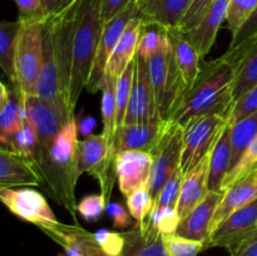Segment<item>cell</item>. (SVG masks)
Masks as SVG:
<instances>
[{
	"mask_svg": "<svg viewBox=\"0 0 257 256\" xmlns=\"http://www.w3.org/2000/svg\"><path fill=\"white\" fill-rule=\"evenodd\" d=\"M227 123V117L221 114L200 115L183 128V148L181 170L187 173L212 151L221 132Z\"/></svg>",
	"mask_w": 257,
	"mask_h": 256,
	"instance_id": "8",
	"label": "cell"
},
{
	"mask_svg": "<svg viewBox=\"0 0 257 256\" xmlns=\"http://www.w3.org/2000/svg\"><path fill=\"white\" fill-rule=\"evenodd\" d=\"M136 15H138L137 0H133L122 12L118 13L115 17L105 22L104 25H103L102 34H100L99 43H98L97 53H95L92 74H90V79L87 87L89 93L94 94L98 90H102V84L105 75V68H107L109 57L112 55L115 45L119 42L120 37L124 33L127 25L130 24V22Z\"/></svg>",
	"mask_w": 257,
	"mask_h": 256,
	"instance_id": "10",
	"label": "cell"
},
{
	"mask_svg": "<svg viewBox=\"0 0 257 256\" xmlns=\"http://www.w3.org/2000/svg\"><path fill=\"white\" fill-rule=\"evenodd\" d=\"M124 256H171L166 248L163 235L148 220L136 222L132 228L122 231Z\"/></svg>",
	"mask_w": 257,
	"mask_h": 256,
	"instance_id": "22",
	"label": "cell"
},
{
	"mask_svg": "<svg viewBox=\"0 0 257 256\" xmlns=\"http://www.w3.org/2000/svg\"><path fill=\"white\" fill-rule=\"evenodd\" d=\"M0 200L13 215L37 227L58 222L48 201L34 188H2Z\"/></svg>",
	"mask_w": 257,
	"mask_h": 256,
	"instance_id": "11",
	"label": "cell"
},
{
	"mask_svg": "<svg viewBox=\"0 0 257 256\" xmlns=\"http://www.w3.org/2000/svg\"><path fill=\"white\" fill-rule=\"evenodd\" d=\"M59 256H84L79 252V251L74 250V248H67V250L63 251V253H60Z\"/></svg>",
	"mask_w": 257,
	"mask_h": 256,
	"instance_id": "53",
	"label": "cell"
},
{
	"mask_svg": "<svg viewBox=\"0 0 257 256\" xmlns=\"http://www.w3.org/2000/svg\"><path fill=\"white\" fill-rule=\"evenodd\" d=\"M223 193L225 191H208L206 197L181 220L176 233L191 240L207 242L211 235V223Z\"/></svg>",
	"mask_w": 257,
	"mask_h": 256,
	"instance_id": "19",
	"label": "cell"
},
{
	"mask_svg": "<svg viewBox=\"0 0 257 256\" xmlns=\"http://www.w3.org/2000/svg\"><path fill=\"white\" fill-rule=\"evenodd\" d=\"M103 25L104 22L102 19L100 0H79L73 33L72 74L69 85L70 107L73 112L80 94L89 83Z\"/></svg>",
	"mask_w": 257,
	"mask_h": 256,
	"instance_id": "4",
	"label": "cell"
},
{
	"mask_svg": "<svg viewBox=\"0 0 257 256\" xmlns=\"http://www.w3.org/2000/svg\"><path fill=\"white\" fill-rule=\"evenodd\" d=\"M192 0H137L138 17L166 28H180Z\"/></svg>",
	"mask_w": 257,
	"mask_h": 256,
	"instance_id": "26",
	"label": "cell"
},
{
	"mask_svg": "<svg viewBox=\"0 0 257 256\" xmlns=\"http://www.w3.org/2000/svg\"><path fill=\"white\" fill-rule=\"evenodd\" d=\"M28 186H42L34 160L0 148V190Z\"/></svg>",
	"mask_w": 257,
	"mask_h": 256,
	"instance_id": "18",
	"label": "cell"
},
{
	"mask_svg": "<svg viewBox=\"0 0 257 256\" xmlns=\"http://www.w3.org/2000/svg\"><path fill=\"white\" fill-rule=\"evenodd\" d=\"M115 83L117 80L104 79L102 84V120L103 135L112 141L115 133L117 100H115Z\"/></svg>",
	"mask_w": 257,
	"mask_h": 256,
	"instance_id": "32",
	"label": "cell"
},
{
	"mask_svg": "<svg viewBox=\"0 0 257 256\" xmlns=\"http://www.w3.org/2000/svg\"><path fill=\"white\" fill-rule=\"evenodd\" d=\"M235 67L223 57L212 60H202L195 82L187 88L168 122L185 128L200 115L215 114L230 117L233 99L232 84Z\"/></svg>",
	"mask_w": 257,
	"mask_h": 256,
	"instance_id": "3",
	"label": "cell"
},
{
	"mask_svg": "<svg viewBox=\"0 0 257 256\" xmlns=\"http://www.w3.org/2000/svg\"><path fill=\"white\" fill-rule=\"evenodd\" d=\"M25 119L33 125L38 135V145H49L55 136L67 124L60 113L37 95H23Z\"/></svg>",
	"mask_w": 257,
	"mask_h": 256,
	"instance_id": "17",
	"label": "cell"
},
{
	"mask_svg": "<svg viewBox=\"0 0 257 256\" xmlns=\"http://www.w3.org/2000/svg\"><path fill=\"white\" fill-rule=\"evenodd\" d=\"M142 18L136 15L125 28L119 42L115 45L107 63L104 79L117 80L124 73L137 54V44L140 39Z\"/></svg>",
	"mask_w": 257,
	"mask_h": 256,
	"instance_id": "24",
	"label": "cell"
},
{
	"mask_svg": "<svg viewBox=\"0 0 257 256\" xmlns=\"http://www.w3.org/2000/svg\"><path fill=\"white\" fill-rule=\"evenodd\" d=\"M0 142L10 150L12 140L25 120L23 94L17 85L0 84Z\"/></svg>",
	"mask_w": 257,
	"mask_h": 256,
	"instance_id": "21",
	"label": "cell"
},
{
	"mask_svg": "<svg viewBox=\"0 0 257 256\" xmlns=\"http://www.w3.org/2000/svg\"><path fill=\"white\" fill-rule=\"evenodd\" d=\"M38 143H39V140H38L37 132L33 128V125L25 119L20 130L13 137L10 151H14L19 155H23L33 160L35 152H37Z\"/></svg>",
	"mask_w": 257,
	"mask_h": 256,
	"instance_id": "37",
	"label": "cell"
},
{
	"mask_svg": "<svg viewBox=\"0 0 257 256\" xmlns=\"http://www.w3.org/2000/svg\"><path fill=\"white\" fill-rule=\"evenodd\" d=\"M94 237L105 255L120 256L123 253L124 238H123L122 232L100 228L97 232H94Z\"/></svg>",
	"mask_w": 257,
	"mask_h": 256,
	"instance_id": "44",
	"label": "cell"
},
{
	"mask_svg": "<svg viewBox=\"0 0 257 256\" xmlns=\"http://www.w3.org/2000/svg\"><path fill=\"white\" fill-rule=\"evenodd\" d=\"M22 22L20 19L14 22L3 20L0 23V68L9 84L17 85V73H15V49H17L18 34H19Z\"/></svg>",
	"mask_w": 257,
	"mask_h": 256,
	"instance_id": "30",
	"label": "cell"
},
{
	"mask_svg": "<svg viewBox=\"0 0 257 256\" xmlns=\"http://www.w3.org/2000/svg\"><path fill=\"white\" fill-rule=\"evenodd\" d=\"M162 119L158 112L155 92L151 83L147 60L135 57V78L124 125L151 123Z\"/></svg>",
	"mask_w": 257,
	"mask_h": 256,
	"instance_id": "13",
	"label": "cell"
},
{
	"mask_svg": "<svg viewBox=\"0 0 257 256\" xmlns=\"http://www.w3.org/2000/svg\"><path fill=\"white\" fill-rule=\"evenodd\" d=\"M257 110V84L253 88H251L248 92L241 95L237 100L233 103L232 110L228 117L227 123L230 125H233L241 120L242 118L247 117L251 113Z\"/></svg>",
	"mask_w": 257,
	"mask_h": 256,
	"instance_id": "43",
	"label": "cell"
},
{
	"mask_svg": "<svg viewBox=\"0 0 257 256\" xmlns=\"http://www.w3.org/2000/svg\"><path fill=\"white\" fill-rule=\"evenodd\" d=\"M147 220L162 235H173L177 232L181 222V217L176 207H163L153 210Z\"/></svg>",
	"mask_w": 257,
	"mask_h": 256,
	"instance_id": "40",
	"label": "cell"
},
{
	"mask_svg": "<svg viewBox=\"0 0 257 256\" xmlns=\"http://www.w3.org/2000/svg\"><path fill=\"white\" fill-rule=\"evenodd\" d=\"M257 137V110L247 117L242 118L231 125V148H232V161L231 170L236 166L241 156L250 146V143ZM230 170V171H231Z\"/></svg>",
	"mask_w": 257,
	"mask_h": 256,
	"instance_id": "31",
	"label": "cell"
},
{
	"mask_svg": "<svg viewBox=\"0 0 257 256\" xmlns=\"http://www.w3.org/2000/svg\"><path fill=\"white\" fill-rule=\"evenodd\" d=\"M133 0H100V10H102L103 22H108L113 17L122 12L127 5H130Z\"/></svg>",
	"mask_w": 257,
	"mask_h": 256,
	"instance_id": "49",
	"label": "cell"
},
{
	"mask_svg": "<svg viewBox=\"0 0 257 256\" xmlns=\"http://www.w3.org/2000/svg\"><path fill=\"white\" fill-rule=\"evenodd\" d=\"M228 5L230 0H215V3L203 15L202 20L193 29L186 33L182 32L186 38L195 45L202 58L208 54L211 48L213 47L218 30L227 20Z\"/></svg>",
	"mask_w": 257,
	"mask_h": 256,
	"instance_id": "23",
	"label": "cell"
},
{
	"mask_svg": "<svg viewBox=\"0 0 257 256\" xmlns=\"http://www.w3.org/2000/svg\"><path fill=\"white\" fill-rule=\"evenodd\" d=\"M79 0H74L43 24V64L35 95L52 104L65 122L74 118L70 107L72 45Z\"/></svg>",
	"mask_w": 257,
	"mask_h": 256,
	"instance_id": "1",
	"label": "cell"
},
{
	"mask_svg": "<svg viewBox=\"0 0 257 256\" xmlns=\"http://www.w3.org/2000/svg\"><path fill=\"white\" fill-rule=\"evenodd\" d=\"M172 49L170 39V29L156 22L142 19L140 39L137 44V55L148 60L157 53Z\"/></svg>",
	"mask_w": 257,
	"mask_h": 256,
	"instance_id": "29",
	"label": "cell"
},
{
	"mask_svg": "<svg viewBox=\"0 0 257 256\" xmlns=\"http://www.w3.org/2000/svg\"><path fill=\"white\" fill-rule=\"evenodd\" d=\"M163 241L171 256H197L202 251H206L205 242L182 237L177 233L163 235Z\"/></svg>",
	"mask_w": 257,
	"mask_h": 256,
	"instance_id": "39",
	"label": "cell"
},
{
	"mask_svg": "<svg viewBox=\"0 0 257 256\" xmlns=\"http://www.w3.org/2000/svg\"><path fill=\"white\" fill-rule=\"evenodd\" d=\"M182 148L183 128L170 122L160 143L151 153L153 156V163L148 181V190L155 203L165 183L181 166Z\"/></svg>",
	"mask_w": 257,
	"mask_h": 256,
	"instance_id": "9",
	"label": "cell"
},
{
	"mask_svg": "<svg viewBox=\"0 0 257 256\" xmlns=\"http://www.w3.org/2000/svg\"><path fill=\"white\" fill-rule=\"evenodd\" d=\"M68 246L79 251L84 256H108L103 252L100 246L95 241L94 233L84 230L79 225H73L68 237Z\"/></svg>",
	"mask_w": 257,
	"mask_h": 256,
	"instance_id": "36",
	"label": "cell"
},
{
	"mask_svg": "<svg viewBox=\"0 0 257 256\" xmlns=\"http://www.w3.org/2000/svg\"><path fill=\"white\" fill-rule=\"evenodd\" d=\"M255 35H257V8L255 9V12L251 14V17L248 18L247 22L238 29V32L236 34H233L231 37V43L228 49H235L236 47L245 43L246 40L251 39Z\"/></svg>",
	"mask_w": 257,
	"mask_h": 256,
	"instance_id": "47",
	"label": "cell"
},
{
	"mask_svg": "<svg viewBox=\"0 0 257 256\" xmlns=\"http://www.w3.org/2000/svg\"><path fill=\"white\" fill-rule=\"evenodd\" d=\"M257 8V0H230L227 13V27L231 35L236 34L241 27L247 22Z\"/></svg>",
	"mask_w": 257,
	"mask_h": 256,
	"instance_id": "38",
	"label": "cell"
},
{
	"mask_svg": "<svg viewBox=\"0 0 257 256\" xmlns=\"http://www.w3.org/2000/svg\"><path fill=\"white\" fill-rule=\"evenodd\" d=\"M19 19V18H18ZM15 49L17 87L25 97L35 95L43 64V24L44 22L22 20Z\"/></svg>",
	"mask_w": 257,
	"mask_h": 256,
	"instance_id": "6",
	"label": "cell"
},
{
	"mask_svg": "<svg viewBox=\"0 0 257 256\" xmlns=\"http://www.w3.org/2000/svg\"><path fill=\"white\" fill-rule=\"evenodd\" d=\"M212 151L202 158L198 165L185 173L181 186L180 197L177 202V212L181 220L185 218L208 193V176H210V161Z\"/></svg>",
	"mask_w": 257,
	"mask_h": 256,
	"instance_id": "20",
	"label": "cell"
},
{
	"mask_svg": "<svg viewBox=\"0 0 257 256\" xmlns=\"http://www.w3.org/2000/svg\"><path fill=\"white\" fill-rule=\"evenodd\" d=\"M19 10V19L30 22H44L48 18L42 0H13Z\"/></svg>",
	"mask_w": 257,
	"mask_h": 256,
	"instance_id": "46",
	"label": "cell"
},
{
	"mask_svg": "<svg viewBox=\"0 0 257 256\" xmlns=\"http://www.w3.org/2000/svg\"><path fill=\"white\" fill-rule=\"evenodd\" d=\"M231 256H257V232L243 241Z\"/></svg>",
	"mask_w": 257,
	"mask_h": 256,
	"instance_id": "50",
	"label": "cell"
},
{
	"mask_svg": "<svg viewBox=\"0 0 257 256\" xmlns=\"http://www.w3.org/2000/svg\"><path fill=\"white\" fill-rule=\"evenodd\" d=\"M257 198V173L247 176L242 180L237 181L227 188L223 193L221 202L216 208L212 223H211V233L223 220L232 215L240 208L245 207L248 203L253 202Z\"/></svg>",
	"mask_w": 257,
	"mask_h": 256,
	"instance_id": "25",
	"label": "cell"
},
{
	"mask_svg": "<svg viewBox=\"0 0 257 256\" xmlns=\"http://www.w3.org/2000/svg\"><path fill=\"white\" fill-rule=\"evenodd\" d=\"M231 161H232L231 125L226 123L211 153L210 176H208L210 191H221V186L231 170Z\"/></svg>",
	"mask_w": 257,
	"mask_h": 256,
	"instance_id": "28",
	"label": "cell"
},
{
	"mask_svg": "<svg viewBox=\"0 0 257 256\" xmlns=\"http://www.w3.org/2000/svg\"><path fill=\"white\" fill-rule=\"evenodd\" d=\"M127 208L136 222H143L155 208V200L148 186H141L127 197Z\"/></svg>",
	"mask_w": 257,
	"mask_h": 256,
	"instance_id": "35",
	"label": "cell"
},
{
	"mask_svg": "<svg viewBox=\"0 0 257 256\" xmlns=\"http://www.w3.org/2000/svg\"><path fill=\"white\" fill-rule=\"evenodd\" d=\"M147 64L158 112L163 120H168L180 105L187 84L176 63L172 49L157 53L147 60Z\"/></svg>",
	"mask_w": 257,
	"mask_h": 256,
	"instance_id": "5",
	"label": "cell"
},
{
	"mask_svg": "<svg viewBox=\"0 0 257 256\" xmlns=\"http://www.w3.org/2000/svg\"><path fill=\"white\" fill-rule=\"evenodd\" d=\"M152 163L153 156L145 151H123L115 155V177L125 197L141 186H148Z\"/></svg>",
	"mask_w": 257,
	"mask_h": 256,
	"instance_id": "14",
	"label": "cell"
},
{
	"mask_svg": "<svg viewBox=\"0 0 257 256\" xmlns=\"http://www.w3.org/2000/svg\"><path fill=\"white\" fill-rule=\"evenodd\" d=\"M183 171L181 170V166L175 171L170 180L165 183V186L161 190L160 195H158L157 201L155 203V208L153 210H158V208L163 207H177L178 197H180L181 186H182L183 181Z\"/></svg>",
	"mask_w": 257,
	"mask_h": 256,
	"instance_id": "41",
	"label": "cell"
},
{
	"mask_svg": "<svg viewBox=\"0 0 257 256\" xmlns=\"http://www.w3.org/2000/svg\"><path fill=\"white\" fill-rule=\"evenodd\" d=\"M108 201L104 196L100 195H89L85 196L82 201L77 205V211L83 220L87 222H98L104 215L107 210Z\"/></svg>",
	"mask_w": 257,
	"mask_h": 256,
	"instance_id": "42",
	"label": "cell"
},
{
	"mask_svg": "<svg viewBox=\"0 0 257 256\" xmlns=\"http://www.w3.org/2000/svg\"><path fill=\"white\" fill-rule=\"evenodd\" d=\"M42 2L43 4H44L45 10H47V14L50 15L62 10L63 8L69 5L70 3H73L74 0H42Z\"/></svg>",
	"mask_w": 257,
	"mask_h": 256,
	"instance_id": "52",
	"label": "cell"
},
{
	"mask_svg": "<svg viewBox=\"0 0 257 256\" xmlns=\"http://www.w3.org/2000/svg\"><path fill=\"white\" fill-rule=\"evenodd\" d=\"M257 232V198L223 220L205 243V250L221 247L233 252L241 243Z\"/></svg>",
	"mask_w": 257,
	"mask_h": 256,
	"instance_id": "12",
	"label": "cell"
},
{
	"mask_svg": "<svg viewBox=\"0 0 257 256\" xmlns=\"http://www.w3.org/2000/svg\"><path fill=\"white\" fill-rule=\"evenodd\" d=\"M168 124V120L160 119L156 122L138 123L118 128L113 138L114 153L117 155L123 151H145L152 153L165 135Z\"/></svg>",
	"mask_w": 257,
	"mask_h": 256,
	"instance_id": "15",
	"label": "cell"
},
{
	"mask_svg": "<svg viewBox=\"0 0 257 256\" xmlns=\"http://www.w3.org/2000/svg\"><path fill=\"white\" fill-rule=\"evenodd\" d=\"M222 57L235 67L232 95L237 100L257 84V35L235 49H227Z\"/></svg>",
	"mask_w": 257,
	"mask_h": 256,
	"instance_id": "16",
	"label": "cell"
},
{
	"mask_svg": "<svg viewBox=\"0 0 257 256\" xmlns=\"http://www.w3.org/2000/svg\"><path fill=\"white\" fill-rule=\"evenodd\" d=\"M115 153L107 136L90 135L78 143V163L80 173H88L98 181L102 195L109 202L114 186Z\"/></svg>",
	"mask_w": 257,
	"mask_h": 256,
	"instance_id": "7",
	"label": "cell"
},
{
	"mask_svg": "<svg viewBox=\"0 0 257 256\" xmlns=\"http://www.w3.org/2000/svg\"><path fill=\"white\" fill-rule=\"evenodd\" d=\"M77 127H78V133L83 136V137H88V136L93 135L92 131L95 127V119L90 115L88 117H80V119H77Z\"/></svg>",
	"mask_w": 257,
	"mask_h": 256,
	"instance_id": "51",
	"label": "cell"
},
{
	"mask_svg": "<svg viewBox=\"0 0 257 256\" xmlns=\"http://www.w3.org/2000/svg\"><path fill=\"white\" fill-rule=\"evenodd\" d=\"M107 215L109 217H112L113 220V226L114 228H127L131 226V213L128 211V208H125L122 203L113 202L109 201L107 203V210H105Z\"/></svg>",
	"mask_w": 257,
	"mask_h": 256,
	"instance_id": "48",
	"label": "cell"
},
{
	"mask_svg": "<svg viewBox=\"0 0 257 256\" xmlns=\"http://www.w3.org/2000/svg\"><path fill=\"white\" fill-rule=\"evenodd\" d=\"M133 78H135V59L127 69L117 79L115 83V100H117V117H115V131L123 127L125 122L128 105H130L131 93H132Z\"/></svg>",
	"mask_w": 257,
	"mask_h": 256,
	"instance_id": "33",
	"label": "cell"
},
{
	"mask_svg": "<svg viewBox=\"0 0 257 256\" xmlns=\"http://www.w3.org/2000/svg\"><path fill=\"white\" fill-rule=\"evenodd\" d=\"M77 118L70 119L49 145H38L34 163L42 187L53 201L62 206L77 221L75 188L80 177L78 163Z\"/></svg>",
	"mask_w": 257,
	"mask_h": 256,
	"instance_id": "2",
	"label": "cell"
},
{
	"mask_svg": "<svg viewBox=\"0 0 257 256\" xmlns=\"http://www.w3.org/2000/svg\"><path fill=\"white\" fill-rule=\"evenodd\" d=\"M170 39L172 43V50L175 54L176 63L180 68L182 77L185 79L187 88L191 87L197 78L201 68L202 57L200 55L195 45L186 38L180 30V28H171Z\"/></svg>",
	"mask_w": 257,
	"mask_h": 256,
	"instance_id": "27",
	"label": "cell"
},
{
	"mask_svg": "<svg viewBox=\"0 0 257 256\" xmlns=\"http://www.w3.org/2000/svg\"><path fill=\"white\" fill-rule=\"evenodd\" d=\"M213 3H215V0H192L187 13L185 14L180 24L181 32L186 33L188 30L193 29L202 20L203 15L210 9Z\"/></svg>",
	"mask_w": 257,
	"mask_h": 256,
	"instance_id": "45",
	"label": "cell"
},
{
	"mask_svg": "<svg viewBox=\"0 0 257 256\" xmlns=\"http://www.w3.org/2000/svg\"><path fill=\"white\" fill-rule=\"evenodd\" d=\"M257 173V137L252 142L250 143L243 155L236 163L235 167L227 173L225 181H223L222 186H221V191H226L230 186L236 183L237 181L242 180V178L247 177V176L256 175Z\"/></svg>",
	"mask_w": 257,
	"mask_h": 256,
	"instance_id": "34",
	"label": "cell"
}]
</instances>
